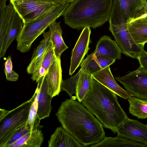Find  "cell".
Returning <instances> with one entry per match:
<instances>
[{
	"label": "cell",
	"mask_w": 147,
	"mask_h": 147,
	"mask_svg": "<svg viewBox=\"0 0 147 147\" xmlns=\"http://www.w3.org/2000/svg\"><path fill=\"white\" fill-rule=\"evenodd\" d=\"M55 115L63 128L84 147L98 143L105 136L100 122L75 98L62 102Z\"/></svg>",
	"instance_id": "6da1fadb"
},
{
	"label": "cell",
	"mask_w": 147,
	"mask_h": 147,
	"mask_svg": "<svg viewBox=\"0 0 147 147\" xmlns=\"http://www.w3.org/2000/svg\"><path fill=\"white\" fill-rule=\"evenodd\" d=\"M82 103L96 116L104 127L114 134L128 118L116 94L93 78L90 88Z\"/></svg>",
	"instance_id": "7a4b0ae2"
},
{
	"label": "cell",
	"mask_w": 147,
	"mask_h": 147,
	"mask_svg": "<svg viewBox=\"0 0 147 147\" xmlns=\"http://www.w3.org/2000/svg\"><path fill=\"white\" fill-rule=\"evenodd\" d=\"M113 1L75 0L70 3L63 15L65 23L78 30L100 27L109 20Z\"/></svg>",
	"instance_id": "3957f363"
},
{
	"label": "cell",
	"mask_w": 147,
	"mask_h": 147,
	"mask_svg": "<svg viewBox=\"0 0 147 147\" xmlns=\"http://www.w3.org/2000/svg\"><path fill=\"white\" fill-rule=\"evenodd\" d=\"M70 3L66 2L59 5L53 11L39 19L24 23L22 31L16 38L17 49L21 53L28 52L35 39L44 32L53 22L63 15Z\"/></svg>",
	"instance_id": "277c9868"
},
{
	"label": "cell",
	"mask_w": 147,
	"mask_h": 147,
	"mask_svg": "<svg viewBox=\"0 0 147 147\" xmlns=\"http://www.w3.org/2000/svg\"><path fill=\"white\" fill-rule=\"evenodd\" d=\"M36 94V90L29 100L11 110H7L0 119V147H3L16 130L26 123L30 107Z\"/></svg>",
	"instance_id": "5b68a950"
},
{
	"label": "cell",
	"mask_w": 147,
	"mask_h": 147,
	"mask_svg": "<svg viewBox=\"0 0 147 147\" xmlns=\"http://www.w3.org/2000/svg\"><path fill=\"white\" fill-rule=\"evenodd\" d=\"M10 1L24 23L40 19L61 5L46 0H10Z\"/></svg>",
	"instance_id": "8992f818"
},
{
	"label": "cell",
	"mask_w": 147,
	"mask_h": 147,
	"mask_svg": "<svg viewBox=\"0 0 147 147\" xmlns=\"http://www.w3.org/2000/svg\"><path fill=\"white\" fill-rule=\"evenodd\" d=\"M147 4L145 0H113L109 24H128L137 17Z\"/></svg>",
	"instance_id": "52a82bcc"
},
{
	"label": "cell",
	"mask_w": 147,
	"mask_h": 147,
	"mask_svg": "<svg viewBox=\"0 0 147 147\" xmlns=\"http://www.w3.org/2000/svg\"><path fill=\"white\" fill-rule=\"evenodd\" d=\"M109 29L122 53L128 57L137 59L144 50V46L138 45L135 42L129 30L127 24H109Z\"/></svg>",
	"instance_id": "ba28073f"
},
{
	"label": "cell",
	"mask_w": 147,
	"mask_h": 147,
	"mask_svg": "<svg viewBox=\"0 0 147 147\" xmlns=\"http://www.w3.org/2000/svg\"><path fill=\"white\" fill-rule=\"evenodd\" d=\"M115 79L134 96L147 99V71L142 67L140 66L126 75L121 77H116Z\"/></svg>",
	"instance_id": "9c48e42d"
},
{
	"label": "cell",
	"mask_w": 147,
	"mask_h": 147,
	"mask_svg": "<svg viewBox=\"0 0 147 147\" xmlns=\"http://www.w3.org/2000/svg\"><path fill=\"white\" fill-rule=\"evenodd\" d=\"M117 136L143 143L147 147V125L127 118L117 129Z\"/></svg>",
	"instance_id": "30bf717a"
},
{
	"label": "cell",
	"mask_w": 147,
	"mask_h": 147,
	"mask_svg": "<svg viewBox=\"0 0 147 147\" xmlns=\"http://www.w3.org/2000/svg\"><path fill=\"white\" fill-rule=\"evenodd\" d=\"M90 27H86L83 29L75 44L71 53L69 75L71 76L84 60V57L90 48Z\"/></svg>",
	"instance_id": "8fae6325"
},
{
	"label": "cell",
	"mask_w": 147,
	"mask_h": 147,
	"mask_svg": "<svg viewBox=\"0 0 147 147\" xmlns=\"http://www.w3.org/2000/svg\"><path fill=\"white\" fill-rule=\"evenodd\" d=\"M36 90L38 103L37 114L40 120L48 117L51 111V99L52 98L48 93L47 74L37 82Z\"/></svg>",
	"instance_id": "7c38bea8"
},
{
	"label": "cell",
	"mask_w": 147,
	"mask_h": 147,
	"mask_svg": "<svg viewBox=\"0 0 147 147\" xmlns=\"http://www.w3.org/2000/svg\"><path fill=\"white\" fill-rule=\"evenodd\" d=\"M92 76L93 78L122 98L127 99L134 96L131 93L124 90L117 83L112 74L110 66L102 69Z\"/></svg>",
	"instance_id": "4fadbf2b"
},
{
	"label": "cell",
	"mask_w": 147,
	"mask_h": 147,
	"mask_svg": "<svg viewBox=\"0 0 147 147\" xmlns=\"http://www.w3.org/2000/svg\"><path fill=\"white\" fill-rule=\"evenodd\" d=\"M62 70L60 58H57L49 67L47 73L48 93L53 98L61 91Z\"/></svg>",
	"instance_id": "5bb4252c"
},
{
	"label": "cell",
	"mask_w": 147,
	"mask_h": 147,
	"mask_svg": "<svg viewBox=\"0 0 147 147\" xmlns=\"http://www.w3.org/2000/svg\"><path fill=\"white\" fill-rule=\"evenodd\" d=\"M130 34L138 45L144 46L147 42V13L136 17L127 24Z\"/></svg>",
	"instance_id": "9a60e30c"
},
{
	"label": "cell",
	"mask_w": 147,
	"mask_h": 147,
	"mask_svg": "<svg viewBox=\"0 0 147 147\" xmlns=\"http://www.w3.org/2000/svg\"><path fill=\"white\" fill-rule=\"evenodd\" d=\"M93 52L96 56L102 55L118 60L121 58L122 52L119 46L116 41L108 36H103L100 38Z\"/></svg>",
	"instance_id": "2e32d148"
},
{
	"label": "cell",
	"mask_w": 147,
	"mask_h": 147,
	"mask_svg": "<svg viewBox=\"0 0 147 147\" xmlns=\"http://www.w3.org/2000/svg\"><path fill=\"white\" fill-rule=\"evenodd\" d=\"M49 147H84L63 127H58L48 141Z\"/></svg>",
	"instance_id": "e0dca14e"
},
{
	"label": "cell",
	"mask_w": 147,
	"mask_h": 147,
	"mask_svg": "<svg viewBox=\"0 0 147 147\" xmlns=\"http://www.w3.org/2000/svg\"><path fill=\"white\" fill-rule=\"evenodd\" d=\"M24 22L15 10L10 26L1 46H0V58L4 57L8 48L13 41L20 35L22 29Z\"/></svg>",
	"instance_id": "ac0fdd59"
},
{
	"label": "cell",
	"mask_w": 147,
	"mask_h": 147,
	"mask_svg": "<svg viewBox=\"0 0 147 147\" xmlns=\"http://www.w3.org/2000/svg\"><path fill=\"white\" fill-rule=\"evenodd\" d=\"M7 0H0V46L9 29L11 20L15 11L12 3L10 1L6 4Z\"/></svg>",
	"instance_id": "d6986e66"
},
{
	"label": "cell",
	"mask_w": 147,
	"mask_h": 147,
	"mask_svg": "<svg viewBox=\"0 0 147 147\" xmlns=\"http://www.w3.org/2000/svg\"><path fill=\"white\" fill-rule=\"evenodd\" d=\"M60 23L55 21L52 22L48 26L50 32L51 41L55 53L58 58H60L62 53L68 48L62 38V30Z\"/></svg>",
	"instance_id": "ffe728a7"
},
{
	"label": "cell",
	"mask_w": 147,
	"mask_h": 147,
	"mask_svg": "<svg viewBox=\"0 0 147 147\" xmlns=\"http://www.w3.org/2000/svg\"><path fill=\"white\" fill-rule=\"evenodd\" d=\"M43 140L42 130L38 129L27 133L9 147H40Z\"/></svg>",
	"instance_id": "44dd1931"
},
{
	"label": "cell",
	"mask_w": 147,
	"mask_h": 147,
	"mask_svg": "<svg viewBox=\"0 0 147 147\" xmlns=\"http://www.w3.org/2000/svg\"><path fill=\"white\" fill-rule=\"evenodd\" d=\"M147 147L144 144L117 136L114 137H107L98 143L92 145L90 147Z\"/></svg>",
	"instance_id": "7402d4cb"
},
{
	"label": "cell",
	"mask_w": 147,
	"mask_h": 147,
	"mask_svg": "<svg viewBox=\"0 0 147 147\" xmlns=\"http://www.w3.org/2000/svg\"><path fill=\"white\" fill-rule=\"evenodd\" d=\"M127 100L129 104V111L130 114L138 119L147 118V99L132 96L128 98Z\"/></svg>",
	"instance_id": "603a6c76"
},
{
	"label": "cell",
	"mask_w": 147,
	"mask_h": 147,
	"mask_svg": "<svg viewBox=\"0 0 147 147\" xmlns=\"http://www.w3.org/2000/svg\"><path fill=\"white\" fill-rule=\"evenodd\" d=\"M92 75L83 71L79 79L77 88L76 97L79 102H82L91 87Z\"/></svg>",
	"instance_id": "cb8c5ba5"
},
{
	"label": "cell",
	"mask_w": 147,
	"mask_h": 147,
	"mask_svg": "<svg viewBox=\"0 0 147 147\" xmlns=\"http://www.w3.org/2000/svg\"><path fill=\"white\" fill-rule=\"evenodd\" d=\"M80 65L83 72L92 75L102 69L93 52L88 55Z\"/></svg>",
	"instance_id": "d4e9b609"
},
{
	"label": "cell",
	"mask_w": 147,
	"mask_h": 147,
	"mask_svg": "<svg viewBox=\"0 0 147 147\" xmlns=\"http://www.w3.org/2000/svg\"><path fill=\"white\" fill-rule=\"evenodd\" d=\"M82 72L80 69L78 73L72 77L65 80H62L61 89L66 92L71 98H75L73 95L76 93L78 84Z\"/></svg>",
	"instance_id": "484cf974"
},
{
	"label": "cell",
	"mask_w": 147,
	"mask_h": 147,
	"mask_svg": "<svg viewBox=\"0 0 147 147\" xmlns=\"http://www.w3.org/2000/svg\"><path fill=\"white\" fill-rule=\"evenodd\" d=\"M37 95V91L35 99L30 107L28 119L27 121L30 125L32 131L38 129H40V127H42L40 125V120L37 114L38 103Z\"/></svg>",
	"instance_id": "4316f807"
},
{
	"label": "cell",
	"mask_w": 147,
	"mask_h": 147,
	"mask_svg": "<svg viewBox=\"0 0 147 147\" xmlns=\"http://www.w3.org/2000/svg\"><path fill=\"white\" fill-rule=\"evenodd\" d=\"M30 125L27 122L18 128L7 142L3 147H9L13 144L27 133L31 131Z\"/></svg>",
	"instance_id": "83f0119b"
},
{
	"label": "cell",
	"mask_w": 147,
	"mask_h": 147,
	"mask_svg": "<svg viewBox=\"0 0 147 147\" xmlns=\"http://www.w3.org/2000/svg\"><path fill=\"white\" fill-rule=\"evenodd\" d=\"M44 38L40 42L37 47L34 49L32 59L41 55L48 49L51 42L50 30L43 33Z\"/></svg>",
	"instance_id": "f1b7e54d"
},
{
	"label": "cell",
	"mask_w": 147,
	"mask_h": 147,
	"mask_svg": "<svg viewBox=\"0 0 147 147\" xmlns=\"http://www.w3.org/2000/svg\"><path fill=\"white\" fill-rule=\"evenodd\" d=\"M47 50L41 55L31 59V61L27 68V73L32 74L35 71L42 66Z\"/></svg>",
	"instance_id": "f546056e"
},
{
	"label": "cell",
	"mask_w": 147,
	"mask_h": 147,
	"mask_svg": "<svg viewBox=\"0 0 147 147\" xmlns=\"http://www.w3.org/2000/svg\"><path fill=\"white\" fill-rule=\"evenodd\" d=\"M4 69L7 79L9 81H15L18 78V74L12 70L13 65L11 56H8L5 63Z\"/></svg>",
	"instance_id": "4dcf8cb0"
},
{
	"label": "cell",
	"mask_w": 147,
	"mask_h": 147,
	"mask_svg": "<svg viewBox=\"0 0 147 147\" xmlns=\"http://www.w3.org/2000/svg\"><path fill=\"white\" fill-rule=\"evenodd\" d=\"M57 58L51 41L47 50L42 65L47 72L50 65Z\"/></svg>",
	"instance_id": "1f68e13d"
},
{
	"label": "cell",
	"mask_w": 147,
	"mask_h": 147,
	"mask_svg": "<svg viewBox=\"0 0 147 147\" xmlns=\"http://www.w3.org/2000/svg\"><path fill=\"white\" fill-rule=\"evenodd\" d=\"M96 57L102 69L104 68L113 64L116 59H113L109 57L102 55Z\"/></svg>",
	"instance_id": "d6a6232c"
},
{
	"label": "cell",
	"mask_w": 147,
	"mask_h": 147,
	"mask_svg": "<svg viewBox=\"0 0 147 147\" xmlns=\"http://www.w3.org/2000/svg\"><path fill=\"white\" fill-rule=\"evenodd\" d=\"M47 72L45 69L41 66L33 73L31 78L33 81H36V83L40 79L44 76Z\"/></svg>",
	"instance_id": "836d02e7"
},
{
	"label": "cell",
	"mask_w": 147,
	"mask_h": 147,
	"mask_svg": "<svg viewBox=\"0 0 147 147\" xmlns=\"http://www.w3.org/2000/svg\"><path fill=\"white\" fill-rule=\"evenodd\" d=\"M140 64V66L147 71V52L144 50L137 57Z\"/></svg>",
	"instance_id": "e575fe53"
},
{
	"label": "cell",
	"mask_w": 147,
	"mask_h": 147,
	"mask_svg": "<svg viewBox=\"0 0 147 147\" xmlns=\"http://www.w3.org/2000/svg\"><path fill=\"white\" fill-rule=\"evenodd\" d=\"M51 1L57 3L60 5H63L65 4L66 2L65 0H46Z\"/></svg>",
	"instance_id": "d590c367"
},
{
	"label": "cell",
	"mask_w": 147,
	"mask_h": 147,
	"mask_svg": "<svg viewBox=\"0 0 147 147\" xmlns=\"http://www.w3.org/2000/svg\"><path fill=\"white\" fill-rule=\"evenodd\" d=\"M147 13V4L145 7L139 13L137 17L143 14Z\"/></svg>",
	"instance_id": "8d00e7d4"
},
{
	"label": "cell",
	"mask_w": 147,
	"mask_h": 147,
	"mask_svg": "<svg viewBox=\"0 0 147 147\" xmlns=\"http://www.w3.org/2000/svg\"><path fill=\"white\" fill-rule=\"evenodd\" d=\"M66 2L71 3L75 0H65Z\"/></svg>",
	"instance_id": "74e56055"
},
{
	"label": "cell",
	"mask_w": 147,
	"mask_h": 147,
	"mask_svg": "<svg viewBox=\"0 0 147 147\" xmlns=\"http://www.w3.org/2000/svg\"><path fill=\"white\" fill-rule=\"evenodd\" d=\"M145 0L147 2V0Z\"/></svg>",
	"instance_id": "f35d334b"
},
{
	"label": "cell",
	"mask_w": 147,
	"mask_h": 147,
	"mask_svg": "<svg viewBox=\"0 0 147 147\" xmlns=\"http://www.w3.org/2000/svg\"></svg>",
	"instance_id": "ab89813d"
}]
</instances>
